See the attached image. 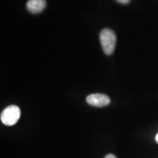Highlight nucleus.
Listing matches in <instances>:
<instances>
[{
    "mask_svg": "<svg viewBox=\"0 0 158 158\" xmlns=\"http://www.w3.org/2000/svg\"><path fill=\"white\" fill-rule=\"evenodd\" d=\"M100 40L104 53L106 55H111L115 50L116 35L110 29H103L100 33Z\"/></svg>",
    "mask_w": 158,
    "mask_h": 158,
    "instance_id": "1",
    "label": "nucleus"
},
{
    "mask_svg": "<svg viewBox=\"0 0 158 158\" xmlns=\"http://www.w3.org/2000/svg\"><path fill=\"white\" fill-rule=\"evenodd\" d=\"M21 116V110L15 105H12L3 110L1 114V121L7 126H13L17 123Z\"/></svg>",
    "mask_w": 158,
    "mask_h": 158,
    "instance_id": "2",
    "label": "nucleus"
},
{
    "mask_svg": "<svg viewBox=\"0 0 158 158\" xmlns=\"http://www.w3.org/2000/svg\"><path fill=\"white\" fill-rule=\"evenodd\" d=\"M86 102L89 105L94 107H104L110 104V98L104 94H92L86 97Z\"/></svg>",
    "mask_w": 158,
    "mask_h": 158,
    "instance_id": "3",
    "label": "nucleus"
},
{
    "mask_svg": "<svg viewBox=\"0 0 158 158\" xmlns=\"http://www.w3.org/2000/svg\"><path fill=\"white\" fill-rule=\"evenodd\" d=\"M46 6L45 0H29L27 3V8L31 13H39L45 9Z\"/></svg>",
    "mask_w": 158,
    "mask_h": 158,
    "instance_id": "4",
    "label": "nucleus"
},
{
    "mask_svg": "<svg viewBox=\"0 0 158 158\" xmlns=\"http://www.w3.org/2000/svg\"><path fill=\"white\" fill-rule=\"evenodd\" d=\"M116 1L121 4H128L130 2V0H116Z\"/></svg>",
    "mask_w": 158,
    "mask_h": 158,
    "instance_id": "5",
    "label": "nucleus"
},
{
    "mask_svg": "<svg viewBox=\"0 0 158 158\" xmlns=\"http://www.w3.org/2000/svg\"><path fill=\"white\" fill-rule=\"evenodd\" d=\"M105 158H117L116 157V156H114V155H111V154H110V155H106Z\"/></svg>",
    "mask_w": 158,
    "mask_h": 158,
    "instance_id": "6",
    "label": "nucleus"
},
{
    "mask_svg": "<svg viewBox=\"0 0 158 158\" xmlns=\"http://www.w3.org/2000/svg\"><path fill=\"white\" fill-rule=\"evenodd\" d=\"M155 141H156V142H157V143H158V133L157 134V135H156V137H155Z\"/></svg>",
    "mask_w": 158,
    "mask_h": 158,
    "instance_id": "7",
    "label": "nucleus"
}]
</instances>
